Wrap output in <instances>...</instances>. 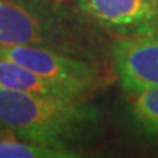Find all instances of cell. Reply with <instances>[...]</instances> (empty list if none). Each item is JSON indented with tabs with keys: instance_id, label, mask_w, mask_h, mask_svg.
<instances>
[{
	"instance_id": "cell-9",
	"label": "cell",
	"mask_w": 158,
	"mask_h": 158,
	"mask_svg": "<svg viewBox=\"0 0 158 158\" xmlns=\"http://www.w3.org/2000/svg\"><path fill=\"white\" fill-rule=\"evenodd\" d=\"M0 135H3V132H0Z\"/></svg>"
},
{
	"instance_id": "cell-2",
	"label": "cell",
	"mask_w": 158,
	"mask_h": 158,
	"mask_svg": "<svg viewBox=\"0 0 158 158\" xmlns=\"http://www.w3.org/2000/svg\"><path fill=\"white\" fill-rule=\"evenodd\" d=\"M0 44L40 45L85 59L94 48L81 25L41 0H0Z\"/></svg>"
},
{
	"instance_id": "cell-4",
	"label": "cell",
	"mask_w": 158,
	"mask_h": 158,
	"mask_svg": "<svg viewBox=\"0 0 158 158\" xmlns=\"http://www.w3.org/2000/svg\"><path fill=\"white\" fill-rule=\"evenodd\" d=\"M78 16L116 38L158 34V0H72Z\"/></svg>"
},
{
	"instance_id": "cell-8",
	"label": "cell",
	"mask_w": 158,
	"mask_h": 158,
	"mask_svg": "<svg viewBox=\"0 0 158 158\" xmlns=\"http://www.w3.org/2000/svg\"><path fill=\"white\" fill-rule=\"evenodd\" d=\"M76 149L59 148L41 142L21 139L9 133L0 135V158H72Z\"/></svg>"
},
{
	"instance_id": "cell-5",
	"label": "cell",
	"mask_w": 158,
	"mask_h": 158,
	"mask_svg": "<svg viewBox=\"0 0 158 158\" xmlns=\"http://www.w3.org/2000/svg\"><path fill=\"white\" fill-rule=\"evenodd\" d=\"M111 57L118 82L127 94L158 86V34L117 38Z\"/></svg>"
},
{
	"instance_id": "cell-3",
	"label": "cell",
	"mask_w": 158,
	"mask_h": 158,
	"mask_svg": "<svg viewBox=\"0 0 158 158\" xmlns=\"http://www.w3.org/2000/svg\"><path fill=\"white\" fill-rule=\"evenodd\" d=\"M0 54L28 68L76 100H88L108 81L97 63L54 48L0 44Z\"/></svg>"
},
{
	"instance_id": "cell-1",
	"label": "cell",
	"mask_w": 158,
	"mask_h": 158,
	"mask_svg": "<svg viewBox=\"0 0 158 158\" xmlns=\"http://www.w3.org/2000/svg\"><path fill=\"white\" fill-rule=\"evenodd\" d=\"M100 127L98 108L59 95L0 88V132L21 139L76 149Z\"/></svg>"
},
{
	"instance_id": "cell-7",
	"label": "cell",
	"mask_w": 158,
	"mask_h": 158,
	"mask_svg": "<svg viewBox=\"0 0 158 158\" xmlns=\"http://www.w3.org/2000/svg\"><path fill=\"white\" fill-rule=\"evenodd\" d=\"M129 117L139 133L158 139V86L129 92Z\"/></svg>"
},
{
	"instance_id": "cell-6",
	"label": "cell",
	"mask_w": 158,
	"mask_h": 158,
	"mask_svg": "<svg viewBox=\"0 0 158 158\" xmlns=\"http://www.w3.org/2000/svg\"><path fill=\"white\" fill-rule=\"evenodd\" d=\"M0 88L72 98L62 88L53 85L47 79L41 78L40 75L9 59L5 54H0Z\"/></svg>"
}]
</instances>
